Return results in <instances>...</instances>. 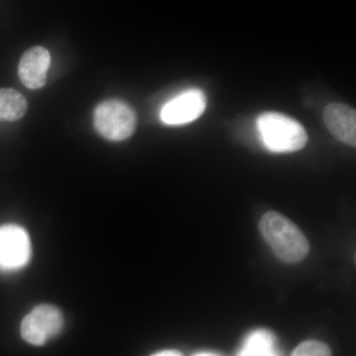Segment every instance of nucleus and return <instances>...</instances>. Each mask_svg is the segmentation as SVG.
<instances>
[{
	"label": "nucleus",
	"instance_id": "nucleus-1",
	"mask_svg": "<svg viewBox=\"0 0 356 356\" xmlns=\"http://www.w3.org/2000/svg\"><path fill=\"white\" fill-rule=\"evenodd\" d=\"M259 231L276 257L286 264L303 261L310 245L301 229L275 211H269L259 222Z\"/></svg>",
	"mask_w": 356,
	"mask_h": 356
},
{
	"label": "nucleus",
	"instance_id": "nucleus-2",
	"mask_svg": "<svg viewBox=\"0 0 356 356\" xmlns=\"http://www.w3.org/2000/svg\"><path fill=\"white\" fill-rule=\"evenodd\" d=\"M257 124L264 146L273 153H294L304 149L308 142L305 128L286 115L264 112Z\"/></svg>",
	"mask_w": 356,
	"mask_h": 356
},
{
	"label": "nucleus",
	"instance_id": "nucleus-3",
	"mask_svg": "<svg viewBox=\"0 0 356 356\" xmlns=\"http://www.w3.org/2000/svg\"><path fill=\"white\" fill-rule=\"evenodd\" d=\"M95 125L97 132L109 140H123L133 135L137 116L132 107L121 100L110 99L96 107Z\"/></svg>",
	"mask_w": 356,
	"mask_h": 356
},
{
	"label": "nucleus",
	"instance_id": "nucleus-4",
	"mask_svg": "<svg viewBox=\"0 0 356 356\" xmlns=\"http://www.w3.org/2000/svg\"><path fill=\"white\" fill-rule=\"evenodd\" d=\"M64 322V316L58 307L42 304L23 318L21 337L33 346H44L51 337L60 334Z\"/></svg>",
	"mask_w": 356,
	"mask_h": 356
},
{
	"label": "nucleus",
	"instance_id": "nucleus-5",
	"mask_svg": "<svg viewBox=\"0 0 356 356\" xmlns=\"http://www.w3.org/2000/svg\"><path fill=\"white\" fill-rule=\"evenodd\" d=\"M32 245L27 231L18 225L0 227V269L17 270L29 262Z\"/></svg>",
	"mask_w": 356,
	"mask_h": 356
},
{
	"label": "nucleus",
	"instance_id": "nucleus-6",
	"mask_svg": "<svg viewBox=\"0 0 356 356\" xmlns=\"http://www.w3.org/2000/svg\"><path fill=\"white\" fill-rule=\"evenodd\" d=\"M206 105L207 98L201 89H189L166 103L161 109V119L166 125H184L198 119Z\"/></svg>",
	"mask_w": 356,
	"mask_h": 356
},
{
	"label": "nucleus",
	"instance_id": "nucleus-7",
	"mask_svg": "<svg viewBox=\"0 0 356 356\" xmlns=\"http://www.w3.org/2000/svg\"><path fill=\"white\" fill-rule=\"evenodd\" d=\"M51 65L50 51L44 47H33L26 51L21 58L18 76L26 88H43L47 81V74Z\"/></svg>",
	"mask_w": 356,
	"mask_h": 356
},
{
	"label": "nucleus",
	"instance_id": "nucleus-8",
	"mask_svg": "<svg viewBox=\"0 0 356 356\" xmlns=\"http://www.w3.org/2000/svg\"><path fill=\"white\" fill-rule=\"evenodd\" d=\"M324 122L336 139L350 147L356 146V113L343 103H332L325 107Z\"/></svg>",
	"mask_w": 356,
	"mask_h": 356
},
{
	"label": "nucleus",
	"instance_id": "nucleus-9",
	"mask_svg": "<svg viewBox=\"0 0 356 356\" xmlns=\"http://www.w3.org/2000/svg\"><path fill=\"white\" fill-rule=\"evenodd\" d=\"M236 356H281L275 337L267 330H257L248 334Z\"/></svg>",
	"mask_w": 356,
	"mask_h": 356
},
{
	"label": "nucleus",
	"instance_id": "nucleus-10",
	"mask_svg": "<svg viewBox=\"0 0 356 356\" xmlns=\"http://www.w3.org/2000/svg\"><path fill=\"white\" fill-rule=\"evenodd\" d=\"M28 103L24 96L15 89H0V120L17 121L27 112Z\"/></svg>",
	"mask_w": 356,
	"mask_h": 356
},
{
	"label": "nucleus",
	"instance_id": "nucleus-11",
	"mask_svg": "<svg viewBox=\"0 0 356 356\" xmlns=\"http://www.w3.org/2000/svg\"><path fill=\"white\" fill-rule=\"evenodd\" d=\"M292 356H332V351L322 341H307L295 348Z\"/></svg>",
	"mask_w": 356,
	"mask_h": 356
},
{
	"label": "nucleus",
	"instance_id": "nucleus-12",
	"mask_svg": "<svg viewBox=\"0 0 356 356\" xmlns=\"http://www.w3.org/2000/svg\"><path fill=\"white\" fill-rule=\"evenodd\" d=\"M151 356H184V355L178 350H163Z\"/></svg>",
	"mask_w": 356,
	"mask_h": 356
},
{
	"label": "nucleus",
	"instance_id": "nucleus-13",
	"mask_svg": "<svg viewBox=\"0 0 356 356\" xmlns=\"http://www.w3.org/2000/svg\"><path fill=\"white\" fill-rule=\"evenodd\" d=\"M193 356H222L221 355H218V353H209V351H203V353H198Z\"/></svg>",
	"mask_w": 356,
	"mask_h": 356
}]
</instances>
